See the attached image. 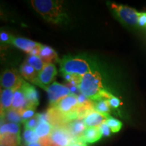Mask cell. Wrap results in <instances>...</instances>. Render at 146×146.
Wrapping results in <instances>:
<instances>
[{
    "mask_svg": "<svg viewBox=\"0 0 146 146\" xmlns=\"http://www.w3.org/2000/svg\"><path fill=\"white\" fill-rule=\"evenodd\" d=\"M79 89L81 94L92 101L108 100L113 96L104 88L101 74L96 70H91L82 76Z\"/></svg>",
    "mask_w": 146,
    "mask_h": 146,
    "instance_id": "cell-1",
    "label": "cell"
},
{
    "mask_svg": "<svg viewBox=\"0 0 146 146\" xmlns=\"http://www.w3.org/2000/svg\"><path fill=\"white\" fill-rule=\"evenodd\" d=\"M31 5L45 21L59 24L67 18L63 1L53 0H33Z\"/></svg>",
    "mask_w": 146,
    "mask_h": 146,
    "instance_id": "cell-2",
    "label": "cell"
},
{
    "mask_svg": "<svg viewBox=\"0 0 146 146\" xmlns=\"http://www.w3.org/2000/svg\"><path fill=\"white\" fill-rule=\"evenodd\" d=\"M60 66L62 74L68 73L83 76L91 71L89 63L82 58L65 57L60 60Z\"/></svg>",
    "mask_w": 146,
    "mask_h": 146,
    "instance_id": "cell-3",
    "label": "cell"
},
{
    "mask_svg": "<svg viewBox=\"0 0 146 146\" xmlns=\"http://www.w3.org/2000/svg\"><path fill=\"white\" fill-rule=\"evenodd\" d=\"M110 8L118 19L124 24L130 26H138V19L140 13L134 9L123 5L112 3Z\"/></svg>",
    "mask_w": 146,
    "mask_h": 146,
    "instance_id": "cell-4",
    "label": "cell"
},
{
    "mask_svg": "<svg viewBox=\"0 0 146 146\" xmlns=\"http://www.w3.org/2000/svg\"><path fill=\"white\" fill-rule=\"evenodd\" d=\"M50 108L56 110L58 112L64 115L68 119V116L76 112L78 108L77 96L74 94L69 95Z\"/></svg>",
    "mask_w": 146,
    "mask_h": 146,
    "instance_id": "cell-5",
    "label": "cell"
},
{
    "mask_svg": "<svg viewBox=\"0 0 146 146\" xmlns=\"http://www.w3.org/2000/svg\"><path fill=\"white\" fill-rule=\"evenodd\" d=\"M45 91L48 96L50 107L54 106L65 97L72 94L68 87L58 82H54L49 85Z\"/></svg>",
    "mask_w": 146,
    "mask_h": 146,
    "instance_id": "cell-6",
    "label": "cell"
},
{
    "mask_svg": "<svg viewBox=\"0 0 146 146\" xmlns=\"http://www.w3.org/2000/svg\"><path fill=\"white\" fill-rule=\"evenodd\" d=\"M50 138L52 143L59 146H70L76 142L66 127L53 128Z\"/></svg>",
    "mask_w": 146,
    "mask_h": 146,
    "instance_id": "cell-7",
    "label": "cell"
},
{
    "mask_svg": "<svg viewBox=\"0 0 146 146\" xmlns=\"http://www.w3.org/2000/svg\"><path fill=\"white\" fill-rule=\"evenodd\" d=\"M24 82L21 74L15 69L5 70L1 76V87L3 89H20Z\"/></svg>",
    "mask_w": 146,
    "mask_h": 146,
    "instance_id": "cell-8",
    "label": "cell"
},
{
    "mask_svg": "<svg viewBox=\"0 0 146 146\" xmlns=\"http://www.w3.org/2000/svg\"><path fill=\"white\" fill-rule=\"evenodd\" d=\"M56 74H57V70L54 64H45L42 70L39 73L37 79L35 81L33 84L38 85L45 90L47 87L50 85Z\"/></svg>",
    "mask_w": 146,
    "mask_h": 146,
    "instance_id": "cell-9",
    "label": "cell"
},
{
    "mask_svg": "<svg viewBox=\"0 0 146 146\" xmlns=\"http://www.w3.org/2000/svg\"><path fill=\"white\" fill-rule=\"evenodd\" d=\"M21 88L23 89L26 96L27 101L29 102V108L35 109L39 103V93L35 87L24 81Z\"/></svg>",
    "mask_w": 146,
    "mask_h": 146,
    "instance_id": "cell-10",
    "label": "cell"
},
{
    "mask_svg": "<svg viewBox=\"0 0 146 146\" xmlns=\"http://www.w3.org/2000/svg\"><path fill=\"white\" fill-rule=\"evenodd\" d=\"M66 127L68 129L71 135L76 141H79L80 139L83 136V133L87 129V127L84 123L83 120L81 119H77L71 122L70 123L66 126Z\"/></svg>",
    "mask_w": 146,
    "mask_h": 146,
    "instance_id": "cell-11",
    "label": "cell"
},
{
    "mask_svg": "<svg viewBox=\"0 0 146 146\" xmlns=\"http://www.w3.org/2000/svg\"><path fill=\"white\" fill-rule=\"evenodd\" d=\"M109 117L96 110H93L87 115L86 117L83 119V121L87 127H99L105 123Z\"/></svg>",
    "mask_w": 146,
    "mask_h": 146,
    "instance_id": "cell-12",
    "label": "cell"
},
{
    "mask_svg": "<svg viewBox=\"0 0 146 146\" xmlns=\"http://www.w3.org/2000/svg\"><path fill=\"white\" fill-rule=\"evenodd\" d=\"M18 89H5L1 91V114L12 108L15 91Z\"/></svg>",
    "mask_w": 146,
    "mask_h": 146,
    "instance_id": "cell-13",
    "label": "cell"
},
{
    "mask_svg": "<svg viewBox=\"0 0 146 146\" xmlns=\"http://www.w3.org/2000/svg\"><path fill=\"white\" fill-rule=\"evenodd\" d=\"M29 108V102L25 93L21 88L17 89L14 95V99L12 102V108L17 110L21 113L23 110Z\"/></svg>",
    "mask_w": 146,
    "mask_h": 146,
    "instance_id": "cell-14",
    "label": "cell"
},
{
    "mask_svg": "<svg viewBox=\"0 0 146 146\" xmlns=\"http://www.w3.org/2000/svg\"><path fill=\"white\" fill-rule=\"evenodd\" d=\"M12 44L18 47L20 50L24 51L27 54H30L33 50L37 47L40 43L35 42L32 40L22 37H14Z\"/></svg>",
    "mask_w": 146,
    "mask_h": 146,
    "instance_id": "cell-15",
    "label": "cell"
},
{
    "mask_svg": "<svg viewBox=\"0 0 146 146\" xmlns=\"http://www.w3.org/2000/svg\"><path fill=\"white\" fill-rule=\"evenodd\" d=\"M102 135L99 127H87L78 141L84 143H92L99 141Z\"/></svg>",
    "mask_w": 146,
    "mask_h": 146,
    "instance_id": "cell-16",
    "label": "cell"
},
{
    "mask_svg": "<svg viewBox=\"0 0 146 146\" xmlns=\"http://www.w3.org/2000/svg\"><path fill=\"white\" fill-rule=\"evenodd\" d=\"M39 56L45 64H53L54 62L57 61L58 59V54L56 51L47 45H42Z\"/></svg>",
    "mask_w": 146,
    "mask_h": 146,
    "instance_id": "cell-17",
    "label": "cell"
},
{
    "mask_svg": "<svg viewBox=\"0 0 146 146\" xmlns=\"http://www.w3.org/2000/svg\"><path fill=\"white\" fill-rule=\"evenodd\" d=\"M39 73L33 67L28 64L26 62H25L20 68V74L21 76L31 83H34L35 81L37 79Z\"/></svg>",
    "mask_w": 146,
    "mask_h": 146,
    "instance_id": "cell-18",
    "label": "cell"
},
{
    "mask_svg": "<svg viewBox=\"0 0 146 146\" xmlns=\"http://www.w3.org/2000/svg\"><path fill=\"white\" fill-rule=\"evenodd\" d=\"M1 119L3 118L4 121H8L10 122V123L16 124L23 123L21 113L13 108L8 110L3 114H1Z\"/></svg>",
    "mask_w": 146,
    "mask_h": 146,
    "instance_id": "cell-19",
    "label": "cell"
},
{
    "mask_svg": "<svg viewBox=\"0 0 146 146\" xmlns=\"http://www.w3.org/2000/svg\"><path fill=\"white\" fill-rule=\"evenodd\" d=\"M1 145L0 146H18L21 143L20 135L6 134L1 135Z\"/></svg>",
    "mask_w": 146,
    "mask_h": 146,
    "instance_id": "cell-20",
    "label": "cell"
},
{
    "mask_svg": "<svg viewBox=\"0 0 146 146\" xmlns=\"http://www.w3.org/2000/svg\"><path fill=\"white\" fill-rule=\"evenodd\" d=\"M53 128L54 127L48 122H40L37 127L35 129V131L39 138H43L50 135Z\"/></svg>",
    "mask_w": 146,
    "mask_h": 146,
    "instance_id": "cell-21",
    "label": "cell"
},
{
    "mask_svg": "<svg viewBox=\"0 0 146 146\" xmlns=\"http://www.w3.org/2000/svg\"><path fill=\"white\" fill-rule=\"evenodd\" d=\"M110 106L107 99H102L100 101H97L94 104V110L101 113L107 116H110L109 113L110 112Z\"/></svg>",
    "mask_w": 146,
    "mask_h": 146,
    "instance_id": "cell-22",
    "label": "cell"
},
{
    "mask_svg": "<svg viewBox=\"0 0 146 146\" xmlns=\"http://www.w3.org/2000/svg\"><path fill=\"white\" fill-rule=\"evenodd\" d=\"M20 135V127L18 124L8 123L1 125L0 128V135L6 134Z\"/></svg>",
    "mask_w": 146,
    "mask_h": 146,
    "instance_id": "cell-23",
    "label": "cell"
},
{
    "mask_svg": "<svg viewBox=\"0 0 146 146\" xmlns=\"http://www.w3.org/2000/svg\"><path fill=\"white\" fill-rule=\"evenodd\" d=\"M25 62L28 64L33 67L38 72H41L45 65L41 58H39V56H29Z\"/></svg>",
    "mask_w": 146,
    "mask_h": 146,
    "instance_id": "cell-24",
    "label": "cell"
},
{
    "mask_svg": "<svg viewBox=\"0 0 146 146\" xmlns=\"http://www.w3.org/2000/svg\"><path fill=\"white\" fill-rule=\"evenodd\" d=\"M24 141L27 145L33 143H37L39 141L40 138L36 134L34 129H26L23 134Z\"/></svg>",
    "mask_w": 146,
    "mask_h": 146,
    "instance_id": "cell-25",
    "label": "cell"
},
{
    "mask_svg": "<svg viewBox=\"0 0 146 146\" xmlns=\"http://www.w3.org/2000/svg\"><path fill=\"white\" fill-rule=\"evenodd\" d=\"M107 125L110 128L111 131L112 133H117L122 128V123L116 118L112 117H109L106 120Z\"/></svg>",
    "mask_w": 146,
    "mask_h": 146,
    "instance_id": "cell-26",
    "label": "cell"
},
{
    "mask_svg": "<svg viewBox=\"0 0 146 146\" xmlns=\"http://www.w3.org/2000/svg\"><path fill=\"white\" fill-rule=\"evenodd\" d=\"M21 115L23 123H25L27 120L35 116V109L32 108H28L23 110L21 112Z\"/></svg>",
    "mask_w": 146,
    "mask_h": 146,
    "instance_id": "cell-27",
    "label": "cell"
},
{
    "mask_svg": "<svg viewBox=\"0 0 146 146\" xmlns=\"http://www.w3.org/2000/svg\"><path fill=\"white\" fill-rule=\"evenodd\" d=\"M40 123L37 114H36L34 117H33L25 123V127L26 129H34L37 127Z\"/></svg>",
    "mask_w": 146,
    "mask_h": 146,
    "instance_id": "cell-28",
    "label": "cell"
},
{
    "mask_svg": "<svg viewBox=\"0 0 146 146\" xmlns=\"http://www.w3.org/2000/svg\"><path fill=\"white\" fill-rule=\"evenodd\" d=\"M14 36L11 35L5 31H1L0 33V41L1 43L5 44H12Z\"/></svg>",
    "mask_w": 146,
    "mask_h": 146,
    "instance_id": "cell-29",
    "label": "cell"
},
{
    "mask_svg": "<svg viewBox=\"0 0 146 146\" xmlns=\"http://www.w3.org/2000/svg\"><path fill=\"white\" fill-rule=\"evenodd\" d=\"M100 129L101 131V133L102 135L105 137H109L111 134V129L109 127V126L107 125L106 121L100 127Z\"/></svg>",
    "mask_w": 146,
    "mask_h": 146,
    "instance_id": "cell-30",
    "label": "cell"
},
{
    "mask_svg": "<svg viewBox=\"0 0 146 146\" xmlns=\"http://www.w3.org/2000/svg\"><path fill=\"white\" fill-rule=\"evenodd\" d=\"M65 86L66 87H68L69 89V90L70 91V92L72 93V94L76 95V96H78V95L81 94V91H80L79 87L74 86V85H72V84L68 83V82H66L65 83Z\"/></svg>",
    "mask_w": 146,
    "mask_h": 146,
    "instance_id": "cell-31",
    "label": "cell"
},
{
    "mask_svg": "<svg viewBox=\"0 0 146 146\" xmlns=\"http://www.w3.org/2000/svg\"><path fill=\"white\" fill-rule=\"evenodd\" d=\"M108 100L110 107L113 108H117L120 106V104H121L120 103V100L116 98V97H114V96H112Z\"/></svg>",
    "mask_w": 146,
    "mask_h": 146,
    "instance_id": "cell-32",
    "label": "cell"
},
{
    "mask_svg": "<svg viewBox=\"0 0 146 146\" xmlns=\"http://www.w3.org/2000/svg\"><path fill=\"white\" fill-rule=\"evenodd\" d=\"M138 26L146 28V13H140L138 19Z\"/></svg>",
    "mask_w": 146,
    "mask_h": 146,
    "instance_id": "cell-33",
    "label": "cell"
},
{
    "mask_svg": "<svg viewBox=\"0 0 146 146\" xmlns=\"http://www.w3.org/2000/svg\"><path fill=\"white\" fill-rule=\"evenodd\" d=\"M39 143H41L43 146H50L52 144V140H51L50 135L45 137L43 138H40Z\"/></svg>",
    "mask_w": 146,
    "mask_h": 146,
    "instance_id": "cell-34",
    "label": "cell"
},
{
    "mask_svg": "<svg viewBox=\"0 0 146 146\" xmlns=\"http://www.w3.org/2000/svg\"><path fill=\"white\" fill-rule=\"evenodd\" d=\"M27 146H43L41 143H39V142L37 143H31V144H28L27 145Z\"/></svg>",
    "mask_w": 146,
    "mask_h": 146,
    "instance_id": "cell-35",
    "label": "cell"
},
{
    "mask_svg": "<svg viewBox=\"0 0 146 146\" xmlns=\"http://www.w3.org/2000/svg\"><path fill=\"white\" fill-rule=\"evenodd\" d=\"M50 146H59V145H56V144H54V143H52V145H51Z\"/></svg>",
    "mask_w": 146,
    "mask_h": 146,
    "instance_id": "cell-36",
    "label": "cell"
}]
</instances>
